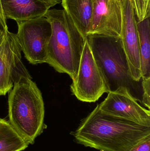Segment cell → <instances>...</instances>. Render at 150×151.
<instances>
[{
	"mask_svg": "<svg viewBox=\"0 0 150 151\" xmlns=\"http://www.w3.org/2000/svg\"><path fill=\"white\" fill-rule=\"evenodd\" d=\"M76 142L101 151H129L150 136V127L102 112L99 104L71 133Z\"/></svg>",
	"mask_w": 150,
	"mask_h": 151,
	"instance_id": "1",
	"label": "cell"
},
{
	"mask_svg": "<svg viewBox=\"0 0 150 151\" xmlns=\"http://www.w3.org/2000/svg\"><path fill=\"white\" fill-rule=\"evenodd\" d=\"M86 38L107 93L119 88L126 89L142 105V81H136L132 77L121 36L88 35Z\"/></svg>",
	"mask_w": 150,
	"mask_h": 151,
	"instance_id": "2",
	"label": "cell"
},
{
	"mask_svg": "<svg viewBox=\"0 0 150 151\" xmlns=\"http://www.w3.org/2000/svg\"><path fill=\"white\" fill-rule=\"evenodd\" d=\"M44 17L52 27L46 63L75 80L86 38L64 9H49Z\"/></svg>",
	"mask_w": 150,
	"mask_h": 151,
	"instance_id": "3",
	"label": "cell"
},
{
	"mask_svg": "<svg viewBox=\"0 0 150 151\" xmlns=\"http://www.w3.org/2000/svg\"><path fill=\"white\" fill-rule=\"evenodd\" d=\"M9 122L28 145H33L46 126L42 94L32 78H22L9 96Z\"/></svg>",
	"mask_w": 150,
	"mask_h": 151,
	"instance_id": "4",
	"label": "cell"
},
{
	"mask_svg": "<svg viewBox=\"0 0 150 151\" xmlns=\"http://www.w3.org/2000/svg\"><path fill=\"white\" fill-rule=\"evenodd\" d=\"M16 34L21 50L29 63L37 65L46 63L52 27L45 17L17 22Z\"/></svg>",
	"mask_w": 150,
	"mask_h": 151,
	"instance_id": "5",
	"label": "cell"
},
{
	"mask_svg": "<svg viewBox=\"0 0 150 151\" xmlns=\"http://www.w3.org/2000/svg\"><path fill=\"white\" fill-rule=\"evenodd\" d=\"M72 94L78 100L92 103L107 93L100 70L86 38L77 75L70 85Z\"/></svg>",
	"mask_w": 150,
	"mask_h": 151,
	"instance_id": "6",
	"label": "cell"
},
{
	"mask_svg": "<svg viewBox=\"0 0 150 151\" xmlns=\"http://www.w3.org/2000/svg\"><path fill=\"white\" fill-rule=\"evenodd\" d=\"M16 34L9 30L0 38V96H5L22 78H31L21 57Z\"/></svg>",
	"mask_w": 150,
	"mask_h": 151,
	"instance_id": "7",
	"label": "cell"
},
{
	"mask_svg": "<svg viewBox=\"0 0 150 151\" xmlns=\"http://www.w3.org/2000/svg\"><path fill=\"white\" fill-rule=\"evenodd\" d=\"M99 108L102 112L150 127V111L143 107L124 88L108 93Z\"/></svg>",
	"mask_w": 150,
	"mask_h": 151,
	"instance_id": "8",
	"label": "cell"
},
{
	"mask_svg": "<svg viewBox=\"0 0 150 151\" xmlns=\"http://www.w3.org/2000/svg\"><path fill=\"white\" fill-rule=\"evenodd\" d=\"M123 0H93L92 19L88 35L121 36Z\"/></svg>",
	"mask_w": 150,
	"mask_h": 151,
	"instance_id": "9",
	"label": "cell"
},
{
	"mask_svg": "<svg viewBox=\"0 0 150 151\" xmlns=\"http://www.w3.org/2000/svg\"><path fill=\"white\" fill-rule=\"evenodd\" d=\"M136 16L133 0H123L122 23L121 37L127 57L132 77L141 81L139 39Z\"/></svg>",
	"mask_w": 150,
	"mask_h": 151,
	"instance_id": "10",
	"label": "cell"
},
{
	"mask_svg": "<svg viewBox=\"0 0 150 151\" xmlns=\"http://www.w3.org/2000/svg\"><path fill=\"white\" fill-rule=\"evenodd\" d=\"M6 19L16 22L44 17L51 7L43 0H1Z\"/></svg>",
	"mask_w": 150,
	"mask_h": 151,
	"instance_id": "11",
	"label": "cell"
},
{
	"mask_svg": "<svg viewBox=\"0 0 150 151\" xmlns=\"http://www.w3.org/2000/svg\"><path fill=\"white\" fill-rule=\"evenodd\" d=\"M63 9L84 37L90 31L93 10V0H61Z\"/></svg>",
	"mask_w": 150,
	"mask_h": 151,
	"instance_id": "12",
	"label": "cell"
},
{
	"mask_svg": "<svg viewBox=\"0 0 150 151\" xmlns=\"http://www.w3.org/2000/svg\"><path fill=\"white\" fill-rule=\"evenodd\" d=\"M142 79L150 78V17L136 23Z\"/></svg>",
	"mask_w": 150,
	"mask_h": 151,
	"instance_id": "13",
	"label": "cell"
},
{
	"mask_svg": "<svg viewBox=\"0 0 150 151\" xmlns=\"http://www.w3.org/2000/svg\"><path fill=\"white\" fill-rule=\"evenodd\" d=\"M28 145L17 134L9 121L4 119L0 123V151H22Z\"/></svg>",
	"mask_w": 150,
	"mask_h": 151,
	"instance_id": "14",
	"label": "cell"
},
{
	"mask_svg": "<svg viewBox=\"0 0 150 151\" xmlns=\"http://www.w3.org/2000/svg\"><path fill=\"white\" fill-rule=\"evenodd\" d=\"M137 21L150 17V0H133Z\"/></svg>",
	"mask_w": 150,
	"mask_h": 151,
	"instance_id": "15",
	"label": "cell"
},
{
	"mask_svg": "<svg viewBox=\"0 0 150 151\" xmlns=\"http://www.w3.org/2000/svg\"><path fill=\"white\" fill-rule=\"evenodd\" d=\"M141 84L143 90L142 103V105L150 110V78L142 79Z\"/></svg>",
	"mask_w": 150,
	"mask_h": 151,
	"instance_id": "16",
	"label": "cell"
},
{
	"mask_svg": "<svg viewBox=\"0 0 150 151\" xmlns=\"http://www.w3.org/2000/svg\"><path fill=\"white\" fill-rule=\"evenodd\" d=\"M129 151H150V136L139 142Z\"/></svg>",
	"mask_w": 150,
	"mask_h": 151,
	"instance_id": "17",
	"label": "cell"
},
{
	"mask_svg": "<svg viewBox=\"0 0 150 151\" xmlns=\"http://www.w3.org/2000/svg\"><path fill=\"white\" fill-rule=\"evenodd\" d=\"M6 19L3 10L1 0H0V38L8 30Z\"/></svg>",
	"mask_w": 150,
	"mask_h": 151,
	"instance_id": "18",
	"label": "cell"
},
{
	"mask_svg": "<svg viewBox=\"0 0 150 151\" xmlns=\"http://www.w3.org/2000/svg\"><path fill=\"white\" fill-rule=\"evenodd\" d=\"M43 1L49 4L51 7H53L61 2V0H43Z\"/></svg>",
	"mask_w": 150,
	"mask_h": 151,
	"instance_id": "19",
	"label": "cell"
},
{
	"mask_svg": "<svg viewBox=\"0 0 150 151\" xmlns=\"http://www.w3.org/2000/svg\"><path fill=\"white\" fill-rule=\"evenodd\" d=\"M3 119H0V123H1V122H2L3 121Z\"/></svg>",
	"mask_w": 150,
	"mask_h": 151,
	"instance_id": "20",
	"label": "cell"
}]
</instances>
